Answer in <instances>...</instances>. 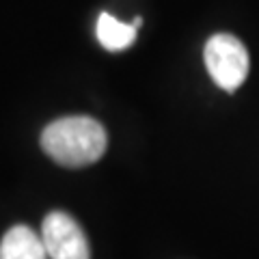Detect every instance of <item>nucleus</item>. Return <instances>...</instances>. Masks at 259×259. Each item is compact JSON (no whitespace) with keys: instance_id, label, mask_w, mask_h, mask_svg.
I'll return each instance as SVG.
<instances>
[{"instance_id":"1","label":"nucleus","mask_w":259,"mask_h":259,"mask_svg":"<svg viewBox=\"0 0 259 259\" xmlns=\"http://www.w3.org/2000/svg\"><path fill=\"white\" fill-rule=\"evenodd\" d=\"M41 149L61 166H89L106 151V132L91 117H63L46 125Z\"/></svg>"},{"instance_id":"2","label":"nucleus","mask_w":259,"mask_h":259,"mask_svg":"<svg viewBox=\"0 0 259 259\" xmlns=\"http://www.w3.org/2000/svg\"><path fill=\"white\" fill-rule=\"evenodd\" d=\"M203 59L212 80L229 93L236 91L248 76L246 48L238 37L227 35V32L209 37V41L205 44Z\"/></svg>"},{"instance_id":"3","label":"nucleus","mask_w":259,"mask_h":259,"mask_svg":"<svg viewBox=\"0 0 259 259\" xmlns=\"http://www.w3.org/2000/svg\"><path fill=\"white\" fill-rule=\"evenodd\" d=\"M41 238L50 259H91L87 236L67 212H50L44 218Z\"/></svg>"},{"instance_id":"4","label":"nucleus","mask_w":259,"mask_h":259,"mask_svg":"<svg viewBox=\"0 0 259 259\" xmlns=\"http://www.w3.org/2000/svg\"><path fill=\"white\" fill-rule=\"evenodd\" d=\"M0 259H50L41 233L26 225H15L0 242Z\"/></svg>"},{"instance_id":"5","label":"nucleus","mask_w":259,"mask_h":259,"mask_svg":"<svg viewBox=\"0 0 259 259\" xmlns=\"http://www.w3.org/2000/svg\"><path fill=\"white\" fill-rule=\"evenodd\" d=\"M95 32H97L100 44L110 52L125 50V48L132 46L134 39H136V26L134 24H123L117 18L108 15V13H102L100 18H97Z\"/></svg>"}]
</instances>
